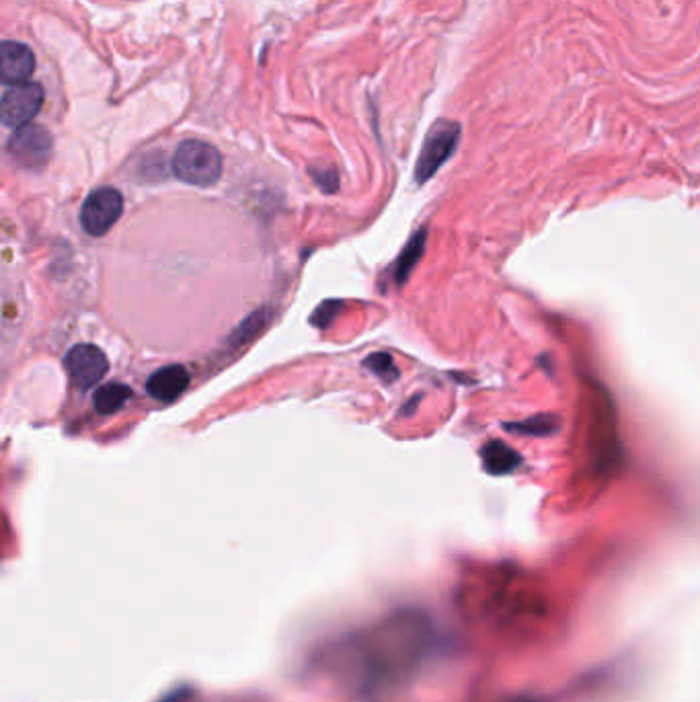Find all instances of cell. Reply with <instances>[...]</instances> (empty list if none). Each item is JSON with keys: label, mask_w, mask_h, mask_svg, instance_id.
I'll use <instances>...</instances> for the list:
<instances>
[{"label": "cell", "mask_w": 700, "mask_h": 702, "mask_svg": "<svg viewBox=\"0 0 700 702\" xmlns=\"http://www.w3.org/2000/svg\"><path fill=\"white\" fill-rule=\"evenodd\" d=\"M35 70L33 52L19 42L0 46V76L7 85H23Z\"/></svg>", "instance_id": "cell-7"}, {"label": "cell", "mask_w": 700, "mask_h": 702, "mask_svg": "<svg viewBox=\"0 0 700 702\" xmlns=\"http://www.w3.org/2000/svg\"><path fill=\"white\" fill-rule=\"evenodd\" d=\"M313 175H315V179L319 181V185H321V187H325V189H329V191H335V189L329 185V177H337V175H335V171L325 169V171H323V175H321L319 171H313Z\"/></svg>", "instance_id": "cell-14"}, {"label": "cell", "mask_w": 700, "mask_h": 702, "mask_svg": "<svg viewBox=\"0 0 700 702\" xmlns=\"http://www.w3.org/2000/svg\"><path fill=\"white\" fill-rule=\"evenodd\" d=\"M64 366L72 386L83 390V393L97 386L109 372L107 356L93 343L74 345L64 358Z\"/></svg>", "instance_id": "cell-4"}, {"label": "cell", "mask_w": 700, "mask_h": 702, "mask_svg": "<svg viewBox=\"0 0 700 702\" xmlns=\"http://www.w3.org/2000/svg\"><path fill=\"white\" fill-rule=\"evenodd\" d=\"M423 249H425V230H419L415 237L411 239V243L407 245V249L403 251L401 259H399V265H397V280H399V284H405L411 269L421 259Z\"/></svg>", "instance_id": "cell-12"}, {"label": "cell", "mask_w": 700, "mask_h": 702, "mask_svg": "<svg viewBox=\"0 0 700 702\" xmlns=\"http://www.w3.org/2000/svg\"><path fill=\"white\" fill-rule=\"evenodd\" d=\"M44 105V89L37 83H23V85H13L11 89L5 91L3 97V124L7 128H25L33 117L40 113Z\"/></svg>", "instance_id": "cell-5"}, {"label": "cell", "mask_w": 700, "mask_h": 702, "mask_svg": "<svg viewBox=\"0 0 700 702\" xmlns=\"http://www.w3.org/2000/svg\"><path fill=\"white\" fill-rule=\"evenodd\" d=\"M364 364H366V368H368L370 372H374L376 376H380V378H384V380L397 378V370H395L393 358L388 356V354H374V356H370Z\"/></svg>", "instance_id": "cell-13"}, {"label": "cell", "mask_w": 700, "mask_h": 702, "mask_svg": "<svg viewBox=\"0 0 700 702\" xmlns=\"http://www.w3.org/2000/svg\"><path fill=\"white\" fill-rule=\"evenodd\" d=\"M189 380H191V376L183 366L171 364V366H165L154 374H150V378L146 382V390L152 399L171 403L185 393V388L189 386Z\"/></svg>", "instance_id": "cell-8"}, {"label": "cell", "mask_w": 700, "mask_h": 702, "mask_svg": "<svg viewBox=\"0 0 700 702\" xmlns=\"http://www.w3.org/2000/svg\"><path fill=\"white\" fill-rule=\"evenodd\" d=\"M481 458H483V466L489 475H508L514 473L516 468H520L522 464V456L518 452H514L505 442L493 440L489 444L483 446L481 450Z\"/></svg>", "instance_id": "cell-9"}, {"label": "cell", "mask_w": 700, "mask_h": 702, "mask_svg": "<svg viewBox=\"0 0 700 702\" xmlns=\"http://www.w3.org/2000/svg\"><path fill=\"white\" fill-rule=\"evenodd\" d=\"M173 173L183 183L212 187L222 175V156L208 142L185 140L173 156Z\"/></svg>", "instance_id": "cell-1"}, {"label": "cell", "mask_w": 700, "mask_h": 702, "mask_svg": "<svg viewBox=\"0 0 700 702\" xmlns=\"http://www.w3.org/2000/svg\"><path fill=\"white\" fill-rule=\"evenodd\" d=\"M130 399H132V390L122 382H109L99 386V390L93 397L95 409L101 415L118 413Z\"/></svg>", "instance_id": "cell-10"}, {"label": "cell", "mask_w": 700, "mask_h": 702, "mask_svg": "<svg viewBox=\"0 0 700 702\" xmlns=\"http://www.w3.org/2000/svg\"><path fill=\"white\" fill-rule=\"evenodd\" d=\"M512 432H520L522 436H549L553 432H557L559 421L553 415H538V417H530L522 423H510L505 425Z\"/></svg>", "instance_id": "cell-11"}, {"label": "cell", "mask_w": 700, "mask_h": 702, "mask_svg": "<svg viewBox=\"0 0 700 702\" xmlns=\"http://www.w3.org/2000/svg\"><path fill=\"white\" fill-rule=\"evenodd\" d=\"M124 212V198L115 187H99L89 193L81 208V226L91 237H103Z\"/></svg>", "instance_id": "cell-3"}, {"label": "cell", "mask_w": 700, "mask_h": 702, "mask_svg": "<svg viewBox=\"0 0 700 702\" xmlns=\"http://www.w3.org/2000/svg\"><path fill=\"white\" fill-rule=\"evenodd\" d=\"M458 140H460V126L456 122L440 120L432 126L417 159V167H415L417 183H425L440 171V167L454 154Z\"/></svg>", "instance_id": "cell-2"}, {"label": "cell", "mask_w": 700, "mask_h": 702, "mask_svg": "<svg viewBox=\"0 0 700 702\" xmlns=\"http://www.w3.org/2000/svg\"><path fill=\"white\" fill-rule=\"evenodd\" d=\"M9 154L25 169H42L52 154V136L40 126L19 128L9 140Z\"/></svg>", "instance_id": "cell-6"}]
</instances>
